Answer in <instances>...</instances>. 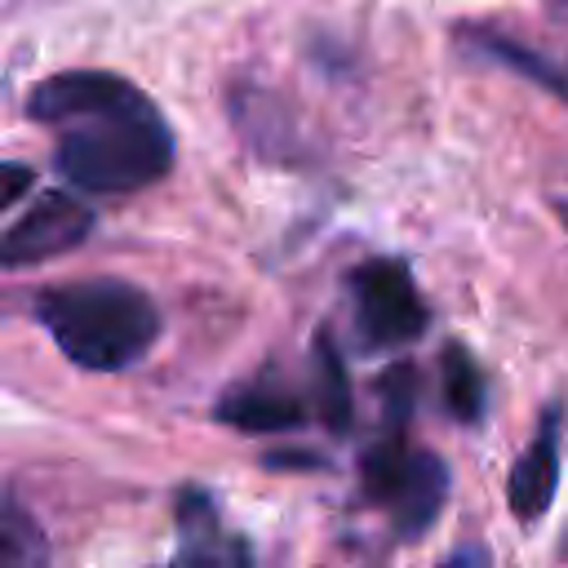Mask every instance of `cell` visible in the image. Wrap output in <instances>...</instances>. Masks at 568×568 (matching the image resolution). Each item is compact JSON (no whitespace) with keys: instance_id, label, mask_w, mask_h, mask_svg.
I'll return each mask as SVG.
<instances>
[{"instance_id":"cell-9","label":"cell","mask_w":568,"mask_h":568,"mask_svg":"<svg viewBox=\"0 0 568 568\" xmlns=\"http://www.w3.org/2000/svg\"><path fill=\"white\" fill-rule=\"evenodd\" d=\"M466 44H475L484 58H493V62L510 67L515 75H524V80L541 84L546 93H555L559 102H568V67H559V62H550L546 53H537V49L519 44L515 36L493 31V27H466Z\"/></svg>"},{"instance_id":"cell-14","label":"cell","mask_w":568,"mask_h":568,"mask_svg":"<svg viewBox=\"0 0 568 568\" xmlns=\"http://www.w3.org/2000/svg\"><path fill=\"white\" fill-rule=\"evenodd\" d=\"M31 186V169H22V164H9V160H0V213L22 195Z\"/></svg>"},{"instance_id":"cell-4","label":"cell","mask_w":568,"mask_h":568,"mask_svg":"<svg viewBox=\"0 0 568 568\" xmlns=\"http://www.w3.org/2000/svg\"><path fill=\"white\" fill-rule=\"evenodd\" d=\"M355 306V333L364 351H395L426 333V302L413 284V271L399 257H368L346 280Z\"/></svg>"},{"instance_id":"cell-12","label":"cell","mask_w":568,"mask_h":568,"mask_svg":"<svg viewBox=\"0 0 568 568\" xmlns=\"http://www.w3.org/2000/svg\"><path fill=\"white\" fill-rule=\"evenodd\" d=\"M439 377H444V404L457 422H479L484 417V399H488V386H484V373L475 364V355L457 342L444 346V359H439Z\"/></svg>"},{"instance_id":"cell-5","label":"cell","mask_w":568,"mask_h":568,"mask_svg":"<svg viewBox=\"0 0 568 568\" xmlns=\"http://www.w3.org/2000/svg\"><path fill=\"white\" fill-rule=\"evenodd\" d=\"M89 231H93V209L67 191H49L0 231V266L9 271L40 266L49 257L71 253Z\"/></svg>"},{"instance_id":"cell-17","label":"cell","mask_w":568,"mask_h":568,"mask_svg":"<svg viewBox=\"0 0 568 568\" xmlns=\"http://www.w3.org/2000/svg\"><path fill=\"white\" fill-rule=\"evenodd\" d=\"M564 555H568V532H564Z\"/></svg>"},{"instance_id":"cell-16","label":"cell","mask_w":568,"mask_h":568,"mask_svg":"<svg viewBox=\"0 0 568 568\" xmlns=\"http://www.w3.org/2000/svg\"><path fill=\"white\" fill-rule=\"evenodd\" d=\"M555 209H559V222H564V226H568V200H559V204H555Z\"/></svg>"},{"instance_id":"cell-13","label":"cell","mask_w":568,"mask_h":568,"mask_svg":"<svg viewBox=\"0 0 568 568\" xmlns=\"http://www.w3.org/2000/svg\"><path fill=\"white\" fill-rule=\"evenodd\" d=\"M382 408H386V430H404L408 413L417 404V368L413 364H390V373H382L377 382Z\"/></svg>"},{"instance_id":"cell-3","label":"cell","mask_w":568,"mask_h":568,"mask_svg":"<svg viewBox=\"0 0 568 568\" xmlns=\"http://www.w3.org/2000/svg\"><path fill=\"white\" fill-rule=\"evenodd\" d=\"M359 488L390 515L399 541H422L448 501V466L430 448H413L404 430H386L359 457Z\"/></svg>"},{"instance_id":"cell-10","label":"cell","mask_w":568,"mask_h":568,"mask_svg":"<svg viewBox=\"0 0 568 568\" xmlns=\"http://www.w3.org/2000/svg\"><path fill=\"white\" fill-rule=\"evenodd\" d=\"M311 351H315V408H320V422L333 435H346L351 422H355V395H351V377H346L342 351L333 346L328 328L315 333Z\"/></svg>"},{"instance_id":"cell-7","label":"cell","mask_w":568,"mask_h":568,"mask_svg":"<svg viewBox=\"0 0 568 568\" xmlns=\"http://www.w3.org/2000/svg\"><path fill=\"white\" fill-rule=\"evenodd\" d=\"M178 532H182L186 568H257L253 546L222 524V515L204 488L178 493Z\"/></svg>"},{"instance_id":"cell-15","label":"cell","mask_w":568,"mask_h":568,"mask_svg":"<svg viewBox=\"0 0 568 568\" xmlns=\"http://www.w3.org/2000/svg\"><path fill=\"white\" fill-rule=\"evenodd\" d=\"M439 568H488V555H484V546H457Z\"/></svg>"},{"instance_id":"cell-8","label":"cell","mask_w":568,"mask_h":568,"mask_svg":"<svg viewBox=\"0 0 568 568\" xmlns=\"http://www.w3.org/2000/svg\"><path fill=\"white\" fill-rule=\"evenodd\" d=\"M213 417L226 422L231 430H244V435H280V430H297L306 422V404L293 386L262 373V377H248V382L231 386L217 399Z\"/></svg>"},{"instance_id":"cell-11","label":"cell","mask_w":568,"mask_h":568,"mask_svg":"<svg viewBox=\"0 0 568 568\" xmlns=\"http://www.w3.org/2000/svg\"><path fill=\"white\" fill-rule=\"evenodd\" d=\"M44 559H49L44 528L18 497L0 493V568H44Z\"/></svg>"},{"instance_id":"cell-6","label":"cell","mask_w":568,"mask_h":568,"mask_svg":"<svg viewBox=\"0 0 568 568\" xmlns=\"http://www.w3.org/2000/svg\"><path fill=\"white\" fill-rule=\"evenodd\" d=\"M559 435H564V408L550 404L506 479V501L519 524H537L559 493Z\"/></svg>"},{"instance_id":"cell-2","label":"cell","mask_w":568,"mask_h":568,"mask_svg":"<svg viewBox=\"0 0 568 568\" xmlns=\"http://www.w3.org/2000/svg\"><path fill=\"white\" fill-rule=\"evenodd\" d=\"M36 320L49 328L58 351L89 373H120L138 364L160 337L155 302L115 275L44 288L36 297Z\"/></svg>"},{"instance_id":"cell-1","label":"cell","mask_w":568,"mask_h":568,"mask_svg":"<svg viewBox=\"0 0 568 568\" xmlns=\"http://www.w3.org/2000/svg\"><path fill=\"white\" fill-rule=\"evenodd\" d=\"M31 120L58 129V173L93 195H124L173 169V129L115 71H62L31 89Z\"/></svg>"}]
</instances>
